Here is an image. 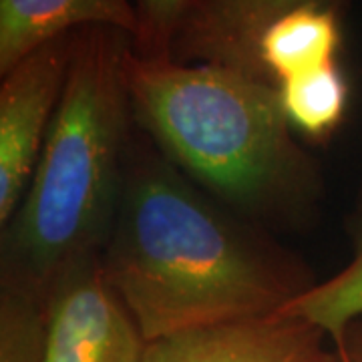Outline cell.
Wrapping results in <instances>:
<instances>
[{
  "instance_id": "1",
  "label": "cell",
  "mask_w": 362,
  "mask_h": 362,
  "mask_svg": "<svg viewBox=\"0 0 362 362\" xmlns=\"http://www.w3.org/2000/svg\"><path fill=\"white\" fill-rule=\"evenodd\" d=\"M101 264L147 344L278 314L318 284L298 254L199 189L137 129Z\"/></svg>"
},
{
  "instance_id": "2",
  "label": "cell",
  "mask_w": 362,
  "mask_h": 362,
  "mask_svg": "<svg viewBox=\"0 0 362 362\" xmlns=\"http://www.w3.org/2000/svg\"><path fill=\"white\" fill-rule=\"evenodd\" d=\"M135 129L171 165L264 230H308L324 195L320 163L296 139L276 87L214 66L127 52Z\"/></svg>"
},
{
  "instance_id": "3",
  "label": "cell",
  "mask_w": 362,
  "mask_h": 362,
  "mask_svg": "<svg viewBox=\"0 0 362 362\" xmlns=\"http://www.w3.org/2000/svg\"><path fill=\"white\" fill-rule=\"evenodd\" d=\"M129 47L117 28L75 33L65 90L39 163L2 228L0 286L47 302L66 270L101 256L135 129L125 75Z\"/></svg>"
},
{
  "instance_id": "4",
  "label": "cell",
  "mask_w": 362,
  "mask_h": 362,
  "mask_svg": "<svg viewBox=\"0 0 362 362\" xmlns=\"http://www.w3.org/2000/svg\"><path fill=\"white\" fill-rule=\"evenodd\" d=\"M288 2L139 0L131 52L151 61L214 66L276 87L262 61V40Z\"/></svg>"
},
{
  "instance_id": "5",
  "label": "cell",
  "mask_w": 362,
  "mask_h": 362,
  "mask_svg": "<svg viewBox=\"0 0 362 362\" xmlns=\"http://www.w3.org/2000/svg\"><path fill=\"white\" fill-rule=\"evenodd\" d=\"M73 37L42 47L0 85V230L8 226L39 163L65 90Z\"/></svg>"
},
{
  "instance_id": "6",
  "label": "cell",
  "mask_w": 362,
  "mask_h": 362,
  "mask_svg": "<svg viewBox=\"0 0 362 362\" xmlns=\"http://www.w3.org/2000/svg\"><path fill=\"white\" fill-rule=\"evenodd\" d=\"M47 362H143L147 340L105 276L101 256L66 270L47 296Z\"/></svg>"
},
{
  "instance_id": "7",
  "label": "cell",
  "mask_w": 362,
  "mask_h": 362,
  "mask_svg": "<svg viewBox=\"0 0 362 362\" xmlns=\"http://www.w3.org/2000/svg\"><path fill=\"white\" fill-rule=\"evenodd\" d=\"M143 362H342V358L318 326L298 316L272 314L149 342Z\"/></svg>"
},
{
  "instance_id": "8",
  "label": "cell",
  "mask_w": 362,
  "mask_h": 362,
  "mask_svg": "<svg viewBox=\"0 0 362 362\" xmlns=\"http://www.w3.org/2000/svg\"><path fill=\"white\" fill-rule=\"evenodd\" d=\"M107 26L133 37L135 2L127 0H2L0 75H8L26 57L83 28Z\"/></svg>"
},
{
  "instance_id": "9",
  "label": "cell",
  "mask_w": 362,
  "mask_h": 362,
  "mask_svg": "<svg viewBox=\"0 0 362 362\" xmlns=\"http://www.w3.org/2000/svg\"><path fill=\"white\" fill-rule=\"evenodd\" d=\"M342 47V4L290 0L262 40V61L278 87L324 66L337 65Z\"/></svg>"
},
{
  "instance_id": "10",
  "label": "cell",
  "mask_w": 362,
  "mask_h": 362,
  "mask_svg": "<svg viewBox=\"0 0 362 362\" xmlns=\"http://www.w3.org/2000/svg\"><path fill=\"white\" fill-rule=\"evenodd\" d=\"M344 232L352 247L349 264L334 276L318 280L306 294L278 312L318 326L328 334L334 349L350 324L362 318V180L352 207L344 216Z\"/></svg>"
},
{
  "instance_id": "11",
  "label": "cell",
  "mask_w": 362,
  "mask_h": 362,
  "mask_svg": "<svg viewBox=\"0 0 362 362\" xmlns=\"http://www.w3.org/2000/svg\"><path fill=\"white\" fill-rule=\"evenodd\" d=\"M278 97L290 127L310 141H326L349 113L350 85L340 65L280 83Z\"/></svg>"
},
{
  "instance_id": "12",
  "label": "cell",
  "mask_w": 362,
  "mask_h": 362,
  "mask_svg": "<svg viewBox=\"0 0 362 362\" xmlns=\"http://www.w3.org/2000/svg\"><path fill=\"white\" fill-rule=\"evenodd\" d=\"M47 302L0 286V362H47Z\"/></svg>"
},
{
  "instance_id": "13",
  "label": "cell",
  "mask_w": 362,
  "mask_h": 362,
  "mask_svg": "<svg viewBox=\"0 0 362 362\" xmlns=\"http://www.w3.org/2000/svg\"><path fill=\"white\" fill-rule=\"evenodd\" d=\"M337 352L342 362H362V318L354 320L344 330V337L338 342Z\"/></svg>"
}]
</instances>
